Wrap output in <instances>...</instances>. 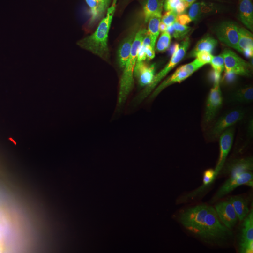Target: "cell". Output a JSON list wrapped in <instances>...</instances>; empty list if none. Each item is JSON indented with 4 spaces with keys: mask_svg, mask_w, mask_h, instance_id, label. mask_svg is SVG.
<instances>
[{
    "mask_svg": "<svg viewBox=\"0 0 253 253\" xmlns=\"http://www.w3.org/2000/svg\"><path fill=\"white\" fill-rule=\"evenodd\" d=\"M235 0H226L224 9L215 18L210 35L201 43L187 67L155 84L163 96L182 103L204 117L214 114L217 104L215 82L222 46L234 11Z\"/></svg>",
    "mask_w": 253,
    "mask_h": 253,
    "instance_id": "1",
    "label": "cell"
},
{
    "mask_svg": "<svg viewBox=\"0 0 253 253\" xmlns=\"http://www.w3.org/2000/svg\"><path fill=\"white\" fill-rule=\"evenodd\" d=\"M248 137L240 164V176L237 192V208L248 206L253 197V125Z\"/></svg>",
    "mask_w": 253,
    "mask_h": 253,
    "instance_id": "2",
    "label": "cell"
},
{
    "mask_svg": "<svg viewBox=\"0 0 253 253\" xmlns=\"http://www.w3.org/2000/svg\"><path fill=\"white\" fill-rule=\"evenodd\" d=\"M172 6L180 15L183 38L182 45H186L198 33L199 0H171Z\"/></svg>",
    "mask_w": 253,
    "mask_h": 253,
    "instance_id": "4",
    "label": "cell"
},
{
    "mask_svg": "<svg viewBox=\"0 0 253 253\" xmlns=\"http://www.w3.org/2000/svg\"><path fill=\"white\" fill-rule=\"evenodd\" d=\"M235 115L240 134L247 137L253 125V73L246 80L237 94Z\"/></svg>",
    "mask_w": 253,
    "mask_h": 253,
    "instance_id": "3",
    "label": "cell"
}]
</instances>
